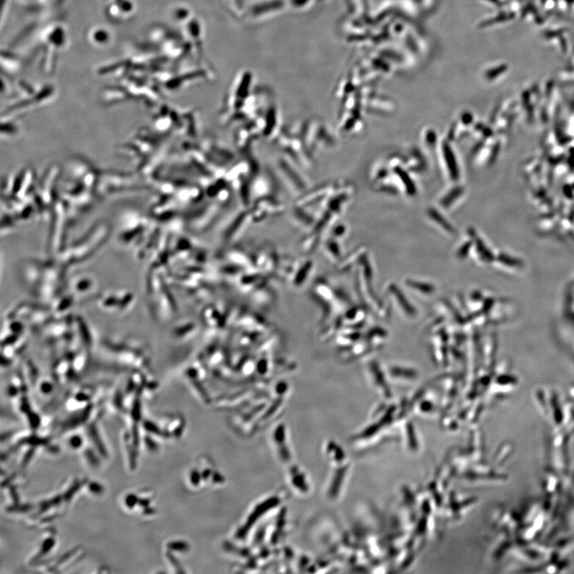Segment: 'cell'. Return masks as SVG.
Listing matches in <instances>:
<instances>
[{"label": "cell", "mask_w": 574, "mask_h": 574, "mask_svg": "<svg viewBox=\"0 0 574 574\" xmlns=\"http://www.w3.org/2000/svg\"><path fill=\"white\" fill-rule=\"evenodd\" d=\"M71 444L73 448H79L81 444H82V439H81L79 437H74L71 440Z\"/></svg>", "instance_id": "1"}, {"label": "cell", "mask_w": 574, "mask_h": 574, "mask_svg": "<svg viewBox=\"0 0 574 574\" xmlns=\"http://www.w3.org/2000/svg\"><path fill=\"white\" fill-rule=\"evenodd\" d=\"M136 502L137 498L135 496H130L129 497H127L126 500L127 506H130V507H132V506L135 505Z\"/></svg>", "instance_id": "2"}]
</instances>
